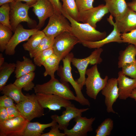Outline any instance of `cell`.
I'll use <instances>...</instances> for the list:
<instances>
[{"label": "cell", "mask_w": 136, "mask_h": 136, "mask_svg": "<svg viewBox=\"0 0 136 136\" xmlns=\"http://www.w3.org/2000/svg\"><path fill=\"white\" fill-rule=\"evenodd\" d=\"M62 13L70 22L71 27L70 32L78 39L79 43L97 41L106 37V32H100L88 24L79 23L63 11Z\"/></svg>", "instance_id": "obj_1"}, {"label": "cell", "mask_w": 136, "mask_h": 136, "mask_svg": "<svg viewBox=\"0 0 136 136\" xmlns=\"http://www.w3.org/2000/svg\"><path fill=\"white\" fill-rule=\"evenodd\" d=\"M74 54L72 52L62 60L63 65H60L57 71V74L60 78V81L63 83H70L74 89L76 94V101L82 106H90V103L83 95L82 90L76 80L74 79L71 72V64Z\"/></svg>", "instance_id": "obj_2"}, {"label": "cell", "mask_w": 136, "mask_h": 136, "mask_svg": "<svg viewBox=\"0 0 136 136\" xmlns=\"http://www.w3.org/2000/svg\"><path fill=\"white\" fill-rule=\"evenodd\" d=\"M34 89L35 93L54 94L70 100H77L69 84L62 83L55 78L43 84L36 85Z\"/></svg>", "instance_id": "obj_3"}, {"label": "cell", "mask_w": 136, "mask_h": 136, "mask_svg": "<svg viewBox=\"0 0 136 136\" xmlns=\"http://www.w3.org/2000/svg\"><path fill=\"white\" fill-rule=\"evenodd\" d=\"M10 25L14 32L17 27L22 22H26L31 29L36 28L37 25L36 21L30 18L28 15L30 6L26 3L14 1L10 3Z\"/></svg>", "instance_id": "obj_4"}, {"label": "cell", "mask_w": 136, "mask_h": 136, "mask_svg": "<svg viewBox=\"0 0 136 136\" xmlns=\"http://www.w3.org/2000/svg\"><path fill=\"white\" fill-rule=\"evenodd\" d=\"M85 74L87 76L85 84L86 93L89 97L96 99L99 93L106 85L108 77L106 76L104 78H101L97 64L87 69Z\"/></svg>", "instance_id": "obj_5"}, {"label": "cell", "mask_w": 136, "mask_h": 136, "mask_svg": "<svg viewBox=\"0 0 136 136\" xmlns=\"http://www.w3.org/2000/svg\"><path fill=\"white\" fill-rule=\"evenodd\" d=\"M103 51L101 48L95 49L88 56L79 58L74 57L71 61L72 65L77 68L79 73V77L76 80L82 90L85 85L86 78L85 73L89 64L94 65L100 64L103 61L101 55Z\"/></svg>", "instance_id": "obj_6"}, {"label": "cell", "mask_w": 136, "mask_h": 136, "mask_svg": "<svg viewBox=\"0 0 136 136\" xmlns=\"http://www.w3.org/2000/svg\"><path fill=\"white\" fill-rule=\"evenodd\" d=\"M26 98L17 104L16 106L21 115L29 121L44 115V108L41 106L34 94L26 95Z\"/></svg>", "instance_id": "obj_7"}, {"label": "cell", "mask_w": 136, "mask_h": 136, "mask_svg": "<svg viewBox=\"0 0 136 136\" xmlns=\"http://www.w3.org/2000/svg\"><path fill=\"white\" fill-rule=\"evenodd\" d=\"M79 43L78 39L70 32L62 33L54 38L53 47L54 53L61 61L70 53L76 45Z\"/></svg>", "instance_id": "obj_8"}, {"label": "cell", "mask_w": 136, "mask_h": 136, "mask_svg": "<svg viewBox=\"0 0 136 136\" xmlns=\"http://www.w3.org/2000/svg\"><path fill=\"white\" fill-rule=\"evenodd\" d=\"M29 122L21 115L15 118L0 121V136H23Z\"/></svg>", "instance_id": "obj_9"}, {"label": "cell", "mask_w": 136, "mask_h": 136, "mask_svg": "<svg viewBox=\"0 0 136 136\" xmlns=\"http://www.w3.org/2000/svg\"><path fill=\"white\" fill-rule=\"evenodd\" d=\"M67 20L62 13H54L42 31L46 35L54 38L63 32H70L71 27Z\"/></svg>", "instance_id": "obj_10"}, {"label": "cell", "mask_w": 136, "mask_h": 136, "mask_svg": "<svg viewBox=\"0 0 136 136\" xmlns=\"http://www.w3.org/2000/svg\"><path fill=\"white\" fill-rule=\"evenodd\" d=\"M36 95L42 107L50 110H60L62 107L65 108L72 104L70 100L56 95L40 93H36Z\"/></svg>", "instance_id": "obj_11"}, {"label": "cell", "mask_w": 136, "mask_h": 136, "mask_svg": "<svg viewBox=\"0 0 136 136\" xmlns=\"http://www.w3.org/2000/svg\"><path fill=\"white\" fill-rule=\"evenodd\" d=\"M39 30L37 28L25 29L22 25L19 24L7 45L5 51V54L9 55H14L15 52V49L17 46L21 42L27 41L33 34Z\"/></svg>", "instance_id": "obj_12"}, {"label": "cell", "mask_w": 136, "mask_h": 136, "mask_svg": "<svg viewBox=\"0 0 136 136\" xmlns=\"http://www.w3.org/2000/svg\"><path fill=\"white\" fill-rule=\"evenodd\" d=\"M115 20V22H114L113 17L111 15L107 18L109 23L115 26L120 33H126L136 29V12L129 8L121 17Z\"/></svg>", "instance_id": "obj_13"}, {"label": "cell", "mask_w": 136, "mask_h": 136, "mask_svg": "<svg viewBox=\"0 0 136 136\" xmlns=\"http://www.w3.org/2000/svg\"><path fill=\"white\" fill-rule=\"evenodd\" d=\"M95 119V117L88 118L78 116L74 118L76 124L71 129L63 130L64 133L67 136H86L87 133L92 131V124Z\"/></svg>", "instance_id": "obj_14"}, {"label": "cell", "mask_w": 136, "mask_h": 136, "mask_svg": "<svg viewBox=\"0 0 136 136\" xmlns=\"http://www.w3.org/2000/svg\"><path fill=\"white\" fill-rule=\"evenodd\" d=\"M101 93L105 97V103L107 112L116 113L113 106L119 97L117 78L109 79L106 85L101 90Z\"/></svg>", "instance_id": "obj_15"}, {"label": "cell", "mask_w": 136, "mask_h": 136, "mask_svg": "<svg viewBox=\"0 0 136 136\" xmlns=\"http://www.w3.org/2000/svg\"><path fill=\"white\" fill-rule=\"evenodd\" d=\"M109 12L105 5L101 4L98 6L79 12V21L87 23L95 28L96 24Z\"/></svg>", "instance_id": "obj_16"}, {"label": "cell", "mask_w": 136, "mask_h": 136, "mask_svg": "<svg viewBox=\"0 0 136 136\" xmlns=\"http://www.w3.org/2000/svg\"><path fill=\"white\" fill-rule=\"evenodd\" d=\"M65 108V110L63 111L61 115L55 114L51 116L52 120L58 123L59 129L63 131L67 129L69 122L71 120L78 116L82 115L83 113L89 109V108L79 109L73 104Z\"/></svg>", "instance_id": "obj_17"}, {"label": "cell", "mask_w": 136, "mask_h": 136, "mask_svg": "<svg viewBox=\"0 0 136 136\" xmlns=\"http://www.w3.org/2000/svg\"><path fill=\"white\" fill-rule=\"evenodd\" d=\"M39 20L37 28L39 30L44 26L45 21L54 13L53 7L48 0H37L30 6Z\"/></svg>", "instance_id": "obj_18"}, {"label": "cell", "mask_w": 136, "mask_h": 136, "mask_svg": "<svg viewBox=\"0 0 136 136\" xmlns=\"http://www.w3.org/2000/svg\"><path fill=\"white\" fill-rule=\"evenodd\" d=\"M117 78L119 98L121 99H126L129 97L133 90L135 88L136 79L127 77L121 71L118 72Z\"/></svg>", "instance_id": "obj_19"}, {"label": "cell", "mask_w": 136, "mask_h": 136, "mask_svg": "<svg viewBox=\"0 0 136 136\" xmlns=\"http://www.w3.org/2000/svg\"><path fill=\"white\" fill-rule=\"evenodd\" d=\"M113 30L106 37L99 41L94 42H84L81 44L84 47L90 49H97L101 48L104 45L112 42L122 43L121 37V34L114 25Z\"/></svg>", "instance_id": "obj_20"}, {"label": "cell", "mask_w": 136, "mask_h": 136, "mask_svg": "<svg viewBox=\"0 0 136 136\" xmlns=\"http://www.w3.org/2000/svg\"><path fill=\"white\" fill-rule=\"evenodd\" d=\"M105 5L115 20L121 17L129 9L125 0H104Z\"/></svg>", "instance_id": "obj_21"}, {"label": "cell", "mask_w": 136, "mask_h": 136, "mask_svg": "<svg viewBox=\"0 0 136 136\" xmlns=\"http://www.w3.org/2000/svg\"><path fill=\"white\" fill-rule=\"evenodd\" d=\"M57 123L56 122L53 120L51 123L46 124L29 121L25 128L23 136H41L45 128L51 127Z\"/></svg>", "instance_id": "obj_22"}, {"label": "cell", "mask_w": 136, "mask_h": 136, "mask_svg": "<svg viewBox=\"0 0 136 136\" xmlns=\"http://www.w3.org/2000/svg\"><path fill=\"white\" fill-rule=\"evenodd\" d=\"M136 46L130 44L119 53L118 62V67L122 68L125 64L136 62Z\"/></svg>", "instance_id": "obj_23"}, {"label": "cell", "mask_w": 136, "mask_h": 136, "mask_svg": "<svg viewBox=\"0 0 136 136\" xmlns=\"http://www.w3.org/2000/svg\"><path fill=\"white\" fill-rule=\"evenodd\" d=\"M22 61L17 60L14 71L15 77L17 79L27 74L34 72L36 66L30 59L24 56Z\"/></svg>", "instance_id": "obj_24"}, {"label": "cell", "mask_w": 136, "mask_h": 136, "mask_svg": "<svg viewBox=\"0 0 136 136\" xmlns=\"http://www.w3.org/2000/svg\"><path fill=\"white\" fill-rule=\"evenodd\" d=\"M22 89L13 83H11L5 85L1 93L11 97L17 104L24 100L27 97L23 93Z\"/></svg>", "instance_id": "obj_25"}, {"label": "cell", "mask_w": 136, "mask_h": 136, "mask_svg": "<svg viewBox=\"0 0 136 136\" xmlns=\"http://www.w3.org/2000/svg\"><path fill=\"white\" fill-rule=\"evenodd\" d=\"M60 61L58 57L54 53L48 58L42 64L45 69L44 76L49 75L51 78H55L54 73L59 68Z\"/></svg>", "instance_id": "obj_26"}, {"label": "cell", "mask_w": 136, "mask_h": 136, "mask_svg": "<svg viewBox=\"0 0 136 136\" xmlns=\"http://www.w3.org/2000/svg\"><path fill=\"white\" fill-rule=\"evenodd\" d=\"M35 75V72H30L17 78L13 84L25 91L31 90L35 86L32 81Z\"/></svg>", "instance_id": "obj_27"}, {"label": "cell", "mask_w": 136, "mask_h": 136, "mask_svg": "<svg viewBox=\"0 0 136 136\" xmlns=\"http://www.w3.org/2000/svg\"><path fill=\"white\" fill-rule=\"evenodd\" d=\"M16 64L5 62L0 66V90L1 91L5 86L11 74L14 72Z\"/></svg>", "instance_id": "obj_28"}, {"label": "cell", "mask_w": 136, "mask_h": 136, "mask_svg": "<svg viewBox=\"0 0 136 136\" xmlns=\"http://www.w3.org/2000/svg\"><path fill=\"white\" fill-rule=\"evenodd\" d=\"M45 36L42 30H39L29 38L26 42L23 44L24 49L29 52L33 51L37 47Z\"/></svg>", "instance_id": "obj_29"}, {"label": "cell", "mask_w": 136, "mask_h": 136, "mask_svg": "<svg viewBox=\"0 0 136 136\" xmlns=\"http://www.w3.org/2000/svg\"><path fill=\"white\" fill-rule=\"evenodd\" d=\"M62 2V11L71 17L79 22V12L76 5L75 0H61Z\"/></svg>", "instance_id": "obj_30"}, {"label": "cell", "mask_w": 136, "mask_h": 136, "mask_svg": "<svg viewBox=\"0 0 136 136\" xmlns=\"http://www.w3.org/2000/svg\"><path fill=\"white\" fill-rule=\"evenodd\" d=\"M12 30L0 23V51H5L13 35Z\"/></svg>", "instance_id": "obj_31"}, {"label": "cell", "mask_w": 136, "mask_h": 136, "mask_svg": "<svg viewBox=\"0 0 136 136\" xmlns=\"http://www.w3.org/2000/svg\"><path fill=\"white\" fill-rule=\"evenodd\" d=\"M54 38L53 37L46 35L35 49L33 51L29 52L30 57L31 58H33L40 52L53 47Z\"/></svg>", "instance_id": "obj_32"}, {"label": "cell", "mask_w": 136, "mask_h": 136, "mask_svg": "<svg viewBox=\"0 0 136 136\" xmlns=\"http://www.w3.org/2000/svg\"><path fill=\"white\" fill-rule=\"evenodd\" d=\"M114 122L110 118L105 119L95 130L96 136H108L113 129Z\"/></svg>", "instance_id": "obj_33"}, {"label": "cell", "mask_w": 136, "mask_h": 136, "mask_svg": "<svg viewBox=\"0 0 136 136\" xmlns=\"http://www.w3.org/2000/svg\"><path fill=\"white\" fill-rule=\"evenodd\" d=\"M0 6V23L12 29L10 21V3H6Z\"/></svg>", "instance_id": "obj_34"}, {"label": "cell", "mask_w": 136, "mask_h": 136, "mask_svg": "<svg viewBox=\"0 0 136 136\" xmlns=\"http://www.w3.org/2000/svg\"><path fill=\"white\" fill-rule=\"evenodd\" d=\"M53 53L54 52L53 47L40 52L33 58L35 64L38 66H41L42 65L44 61Z\"/></svg>", "instance_id": "obj_35"}, {"label": "cell", "mask_w": 136, "mask_h": 136, "mask_svg": "<svg viewBox=\"0 0 136 136\" xmlns=\"http://www.w3.org/2000/svg\"><path fill=\"white\" fill-rule=\"evenodd\" d=\"M121 68V71L125 76L136 79V62L126 64Z\"/></svg>", "instance_id": "obj_36"}, {"label": "cell", "mask_w": 136, "mask_h": 136, "mask_svg": "<svg viewBox=\"0 0 136 136\" xmlns=\"http://www.w3.org/2000/svg\"><path fill=\"white\" fill-rule=\"evenodd\" d=\"M122 43H127L136 46V29L128 33L121 34Z\"/></svg>", "instance_id": "obj_37"}, {"label": "cell", "mask_w": 136, "mask_h": 136, "mask_svg": "<svg viewBox=\"0 0 136 136\" xmlns=\"http://www.w3.org/2000/svg\"><path fill=\"white\" fill-rule=\"evenodd\" d=\"M94 1V0H75L78 11L79 12L93 8Z\"/></svg>", "instance_id": "obj_38"}, {"label": "cell", "mask_w": 136, "mask_h": 136, "mask_svg": "<svg viewBox=\"0 0 136 136\" xmlns=\"http://www.w3.org/2000/svg\"><path fill=\"white\" fill-rule=\"evenodd\" d=\"M15 105L14 100L10 97L4 94L0 96V107L7 108Z\"/></svg>", "instance_id": "obj_39"}, {"label": "cell", "mask_w": 136, "mask_h": 136, "mask_svg": "<svg viewBox=\"0 0 136 136\" xmlns=\"http://www.w3.org/2000/svg\"><path fill=\"white\" fill-rule=\"evenodd\" d=\"M51 129L47 133H43L41 136H65L64 133H61L59 130V125L57 123L51 127Z\"/></svg>", "instance_id": "obj_40"}, {"label": "cell", "mask_w": 136, "mask_h": 136, "mask_svg": "<svg viewBox=\"0 0 136 136\" xmlns=\"http://www.w3.org/2000/svg\"><path fill=\"white\" fill-rule=\"evenodd\" d=\"M6 108L8 114V119L15 118L21 115L16 105Z\"/></svg>", "instance_id": "obj_41"}, {"label": "cell", "mask_w": 136, "mask_h": 136, "mask_svg": "<svg viewBox=\"0 0 136 136\" xmlns=\"http://www.w3.org/2000/svg\"><path fill=\"white\" fill-rule=\"evenodd\" d=\"M52 5L54 13H62V5L60 0H48Z\"/></svg>", "instance_id": "obj_42"}, {"label": "cell", "mask_w": 136, "mask_h": 136, "mask_svg": "<svg viewBox=\"0 0 136 136\" xmlns=\"http://www.w3.org/2000/svg\"><path fill=\"white\" fill-rule=\"evenodd\" d=\"M8 119V115L6 108L0 107V121H3Z\"/></svg>", "instance_id": "obj_43"}, {"label": "cell", "mask_w": 136, "mask_h": 136, "mask_svg": "<svg viewBox=\"0 0 136 136\" xmlns=\"http://www.w3.org/2000/svg\"><path fill=\"white\" fill-rule=\"evenodd\" d=\"M127 4L130 9L136 12V0H132L131 2L127 3Z\"/></svg>", "instance_id": "obj_44"}, {"label": "cell", "mask_w": 136, "mask_h": 136, "mask_svg": "<svg viewBox=\"0 0 136 136\" xmlns=\"http://www.w3.org/2000/svg\"><path fill=\"white\" fill-rule=\"evenodd\" d=\"M37 0H14V1L19 2H24L28 5L30 7L35 4Z\"/></svg>", "instance_id": "obj_45"}, {"label": "cell", "mask_w": 136, "mask_h": 136, "mask_svg": "<svg viewBox=\"0 0 136 136\" xmlns=\"http://www.w3.org/2000/svg\"><path fill=\"white\" fill-rule=\"evenodd\" d=\"M129 97L134 99L136 101V89H134L130 95Z\"/></svg>", "instance_id": "obj_46"}, {"label": "cell", "mask_w": 136, "mask_h": 136, "mask_svg": "<svg viewBox=\"0 0 136 136\" xmlns=\"http://www.w3.org/2000/svg\"><path fill=\"white\" fill-rule=\"evenodd\" d=\"M14 0H0V6L7 3H10L14 1Z\"/></svg>", "instance_id": "obj_47"}, {"label": "cell", "mask_w": 136, "mask_h": 136, "mask_svg": "<svg viewBox=\"0 0 136 136\" xmlns=\"http://www.w3.org/2000/svg\"><path fill=\"white\" fill-rule=\"evenodd\" d=\"M4 58L2 54H0V66H1L4 63Z\"/></svg>", "instance_id": "obj_48"}, {"label": "cell", "mask_w": 136, "mask_h": 136, "mask_svg": "<svg viewBox=\"0 0 136 136\" xmlns=\"http://www.w3.org/2000/svg\"><path fill=\"white\" fill-rule=\"evenodd\" d=\"M135 88L136 89V88Z\"/></svg>", "instance_id": "obj_49"}]
</instances>
